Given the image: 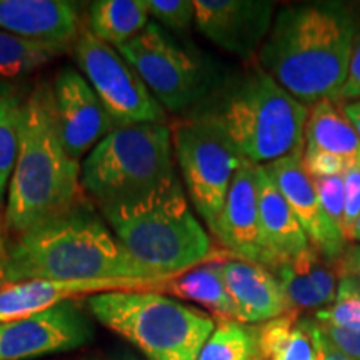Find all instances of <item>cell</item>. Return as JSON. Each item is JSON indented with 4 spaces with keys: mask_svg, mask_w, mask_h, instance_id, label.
<instances>
[{
    "mask_svg": "<svg viewBox=\"0 0 360 360\" xmlns=\"http://www.w3.org/2000/svg\"><path fill=\"white\" fill-rule=\"evenodd\" d=\"M355 30L357 17L345 4L283 7L257 53L259 67L304 105L339 102Z\"/></svg>",
    "mask_w": 360,
    "mask_h": 360,
    "instance_id": "6da1fadb",
    "label": "cell"
},
{
    "mask_svg": "<svg viewBox=\"0 0 360 360\" xmlns=\"http://www.w3.org/2000/svg\"><path fill=\"white\" fill-rule=\"evenodd\" d=\"M74 278H160L120 244L89 199L7 247L6 283Z\"/></svg>",
    "mask_w": 360,
    "mask_h": 360,
    "instance_id": "7a4b0ae2",
    "label": "cell"
},
{
    "mask_svg": "<svg viewBox=\"0 0 360 360\" xmlns=\"http://www.w3.org/2000/svg\"><path fill=\"white\" fill-rule=\"evenodd\" d=\"M254 165L304 152L309 107L260 67L225 80L188 112Z\"/></svg>",
    "mask_w": 360,
    "mask_h": 360,
    "instance_id": "3957f363",
    "label": "cell"
},
{
    "mask_svg": "<svg viewBox=\"0 0 360 360\" xmlns=\"http://www.w3.org/2000/svg\"><path fill=\"white\" fill-rule=\"evenodd\" d=\"M80 169L58 137L52 84L40 82L29 92L22 112L19 154L4 210L7 231L17 237L87 200Z\"/></svg>",
    "mask_w": 360,
    "mask_h": 360,
    "instance_id": "277c9868",
    "label": "cell"
},
{
    "mask_svg": "<svg viewBox=\"0 0 360 360\" xmlns=\"http://www.w3.org/2000/svg\"><path fill=\"white\" fill-rule=\"evenodd\" d=\"M174 155L167 124L114 129L84 160L80 186L101 210L139 204L180 184Z\"/></svg>",
    "mask_w": 360,
    "mask_h": 360,
    "instance_id": "5b68a950",
    "label": "cell"
},
{
    "mask_svg": "<svg viewBox=\"0 0 360 360\" xmlns=\"http://www.w3.org/2000/svg\"><path fill=\"white\" fill-rule=\"evenodd\" d=\"M101 214L125 250L157 277L179 276L212 259V242L193 215L182 184Z\"/></svg>",
    "mask_w": 360,
    "mask_h": 360,
    "instance_id": "8992f818",
    "label": "cell"
},
{
    "mask_svg": "<svg viewBox=\"0 0 360 360\" xmlns=\"http://www.w3.org/2000/svg\"><path fill=\"white\" fill-rule=\"evenodd\" d=\"M98 322L147 360H199L215 322L209 314L155 290H125L87 299Z\"/></svg>",
    "mask_w": 360,
    "mask_h": 360,
    "instance_id": "52a82bcc",
    "label": "cell"
},
{
    "mask_svg": "<svg viewBox=\"0 0 360 360\" xmlns=\"http://www.w3.org/2000/svg\"><path fill=\"white\" fill-rule=\"evenodd\" d=\"M117 51L169 112H191L215 89L204 58L182 47L154 22Z\"/></svg>",
    "mask_w": 360,
    "mask_h": 360,
    "instance_id": "ba28073f",
    "label": "cell"
},
{
    "mask_svg": "<svg viewBox=\"0 0 360 360\" xmlns=\"http://www.w3.org/2000/svg\"><path fill=\"white\" fill-rule=\"evenodd\" d=\"M172 142L188 199L214 236L232 180L247 160L212 129L191 117L175 125Z\"/></svg>",
    "mask_w": 360,
    "mask_h": 360,
    "instance_id": "9c48e42d",
    "label": "cell"
},
{
    "mask_svg": "<svg viewBox=\"0 0 360 360\" xmlns=\"http://www.w3.org/2000/svg\"><path fill=\"white\" fill-rule=\"evenodd\" d=\"M75 60L103 109L112 127L165 124V109L148 90L137 70L119 51L102 42L90 30L75 40Z\"/></svg>",
    "mask_w": 360,
    "mask_h": 360,
    "instance_id": "30bf717a",
    "label": "cell"
},
{
    "mask_svg": "<svg viewBox=\"0 0 360 360\" xmlns=\"http://www.w3.org/2000/svg\"><path fill=\"white\" fill-rule=\"evenodd\" d=\"M94 337L90 319L74 300L44 312L0 322V360H30L69 352Z\"/></svg>",
    "mask_w": 360,
    "mask_h": 360,
    "instance_id": "8fae6325",
    "label": "cell"
},
{
    "mask_svg": "<svg viewBox=\"0 0 360 360\" xmlns=\"http://www.w3.org/2000/svg\"><path fill=\"white\" fill-rule=\"evenodd\" d=\"M52 102L58 137L75 162L114 130L97 94L84 75L70 67L62 69L53 79Z\"/></svg>",
    "mask_w": 360,
    "mask_h": 360,
    "instance_id": "7c38bea8",
    "label": "cell"
},
{
    "mask_svg": "<svg viewBox=\"0 0 360 360\" xmlns=\"http://www.w3.org/2000/svg\"><path fill=\"white\" fill-rule=\"evenodd\" d=\"M197 29L222 51L242 58L259 53L274 24V2L193 0Z\"/></svg>",
    "mask_w": 360,
    "mask_h": 360,
    "instance_id": "4fadbf2b",
    "label": "cell"
},
{
    "mask_svg": "<svg viewBox=\"0 0 360 360\" xmlns=\"http://www.w3.org/2000/svg\"><path fill=\"white\" fill-rule=\"evenodd\" d=\"M164 281L165 278H74L6 283L0 289V322L29 317L79 297L89 299L97 294L125 290L157 292Z\"/></svg>",
    "mask_w": 360,
    "mask_h": 360,
    "instance_id": "5bb4252c",
    "label": "cell"
},
{
    "mask_svg": "<svg viewBox=\"0 0 360 360\" xmlns=\"http://www.w3.org/2000/svg\"><path fill=\"white\" fill-rule=\"evenodd\" d=\"M302 155L304 152L283 157L281 160L264 165V169L302 225L310 245L321 252L323 257L335 262L347 249V242L323 212L314 180L304 167Z\"/></svg>",
    "mask_w": 360,
    "mask_h": 360,
    "instance_id": "9a60e30c",
    "label": "cell"
},
{
    "mask_svg": "<svg viewBox=\"0 0 360 360\" xmlns=\"http://www.w3.org/2000/svg\"><path fill=\"white\" fill-rule=\"evenodd\" d=\"M257 167L259 165L244 162L237 170L214 236L233 257L267 267L269 254L264 244L259 212Z\"/></svg>",
    "mask_w": 360,
    "mask_h": 360,
    "instance_id": "2e32d148",
    "label": "cell"
},
{
    "mask_svg": "<svg viewBox=\"0 0 360 360\" xmlns=\"http://www.w3.org/2000/svg\"><path fill=\"white\" fill-rule=\"evenodd\" d=\"M224 278L237 309V321L260 326L294 312L277 277L264 265L224 255Z\"/></svg>",
    "mask_w": 360,
    "mask_h": 360,
    "instance_id": "e0dca14e",
    "label": "cell"
},
{
    "mask_svg": "<svg viewBox=\"0 0 360 360\" xmlns=\"http://www.w3.org/2000/svg\"><path fill=\"white\" fill-rule=\"evenodd\" d=\"M0 30L67 47L77 39L79 8L64 0H0Z\"/></svg>",
    "mask_w": 360,
    "mask_h": 360,
    "instance_id": "ac0fdd59",
    "label": "cell"
},
{
    "mask_svg": "<svg viewBox=\"0 0 360 360\" xmlns=\"http://www.w3.org/2000/svg\"><path fill=\"white\" fill-rule=\"evenodd\" d=\"M257 193L264 244L269 254L267 269H272L302 254L310 242L264 165L257 167Z\"/></svg>",
    "mask_w": 360,
    "mask_h": 360,
    "instance_id": "d6986e66",
    "label": "cell"
},
{
    "mask_svg": "<svg viewBox=\"0 0 360 360\" xmlns=\"http://www.w3.org/2000/svg\"><path fill=\"white\" fill-rule=\"evenodd\" d=\"M222 257H212L187 272L165 278L159 287L162 294L200 304L219 321H237V309L225 285Z\"/></svg>",
    "mask_w": 360,
    "mask_h": 360,
    "instance_id": "ffe728a7",
    "label": "cell"
},
{
    "mask_svg": "<svg viewBox=\"0 0 360 360\" xmlns=\"http://www.w3.org/2000/svg\"><path fill=\"white\" fill-rule=\"evenodd\" d=\"M339 102L322 101L309 109L304 150L339 155L349 164H360V137Z\"/></svg>",
    "mask_w": 360,
    "mask_h": 360,
    "instance_id": "44dd1931",
    "label": "cell"
},
{
    "mask_svg": "<svg viewBox=\"0 0 360 360\" xmlns=\"http://www.w3.org/2000/svg\"><path fill=\"white\" fill-rule=\"evenodd\" d=\"M148 17L147 0H97L89 8V30L102 42L119 49L150 24Z\"/></svg>",
    "mask_w": 360,
    "mask_h": 360,
    "instance_id": "7402d4cb",
    "label": "cell"
},
{
    "mask_svg": "<svg viewBox=\"0 0 360 360\" xmlns=\"http://www.w3.org/2000/svg\"><path fill=\"white\" fill-rule=\"evenodd\" d=\"M264 360H319L312 335L299 312H290L257 326Z\"/></svg>",
    "mask_w": 360,
    "mask_h": 360,
    "instance_id": "603a6c76",
    "label": "cell"
},
{
    "mask_svg": "<svg viewBox=\"0 0 360 360\" xmlns=\"http://www.w3.org/2000/svg\"><path fill=\"white\" fill-rule=\"evenodd\" d=\"M29 92L19 84L0 80V212L6 210L8 184L19 154L22 112Z\"/></svg>",
    "mask_w": 360,
    "mask_h": 360,
    "instance_id": "cb8c5ba5",
    "label": "cell"
},
{
    "mask_svg": "<svg viewBox=\"0 0 360 360\" xmlns=\"http://www.w3.org/2000/svg\"><path fill=\"white\" fill-rule=\"evenodd\" d=\"M64 45L34 40L0 30V80L15 79L37 72L64 52Z\"/></svg>",
    "mask_w": 360,
    "mask_h": 360,
    "instance_id": "d4e9b609",
    "label": "cell"
},
{
    "mask_svg": "<svg viewBox=\"0 0 360 360\" xmlns=\"http://www.w3.org/2000/svg\"><path fill=\"white\" fill-rule=\"evenodd\" d=\"M199 360H264L259 349L257 326L217 321Z\"/></svg>",
    "mask_w": 360,
    "mask_h": 360,
    "instance_id": "484cf974",
    "label": "cell"
},
{
    "mask_svg": "<svg viewBox=\"0 0 360 360\" xmlns=\"http://www.w3.org/2000/svg\"><path fill=\"white\" fill-rule=\"evenodd\" d=\"M314 319L328 326L360 330V292L354 290L347 283L339 282L335 302L317 310Z\"/></svg>",
    "mask_w": 360,
    "mask_h": 360,
    "instance_id": "4316f807",
    "label": "cell"
},
{
    "mask_svg": "<svg viewBox=\"0 0 360 360\" xmlns=\"http://www.w3.org/2000/svg\"><path fill=\"white\" fill-rule=\"evenodd\" d=\"M147 7L150 17L165 29L184 32L195 22L193 0H147Z\"/></svg>",
    "mask_w": 360,
    "mask_h": 360,
    "instance_id": "83f0119b",
    "label": "cell"
},
{
    "mask_svg": "<svg viewBox=\"0 0 360 360\" xmlns=\"http://www.w3.org/2000/svg\"><path fill=\"white\" fill-rule=\"evenodd\" d=\"M315 191H317L319 200L323 212L342 232L344 227V202H345V188H344V177L337 175V177H321L312 179ZM344 236V232H342ZM345 238V237H344ZM347 242V240H345Z\"/></svg>",
    "mask_w": 360,
    "mask_h": 360,
    "instance_id": "f1b7e54d",
    "label": "cell"
},
{
    "mask_svg": "<svg viewBox=\"0 0 360 360\" xmlns=\"http://www.w3.org/2000/svg\"><path fill=\"white\" fill-rule=\"evenodd\" d=\"M344 177L345 202H344V232L345 240L352 242L354 227L360 217V164H349Z\"/></svg>",
    "mask_w": 360,
    "mask_h": 360,
    "instance_id": "f546056e",
    "label": "cell"
},
{
    "mask_svg": "<svg viewBox=\"0 0 360 360\" xmlns=\"http://www.w3.org/2000/svg\"><path fill=\"white\" fill-rule=\"evenodd\" d=\"M304 167L312 179L337 177L344 175L349 167V162L339 155L321 150H304Z\"/></svg>",
    "mask_w": 360,
    "mask_h": 360,
    "instance_id": "4dcf8cb0",
    "label": "cell"
},
{
    "mask_svg": "<svg viewBox=\"0 0 360 360\" xmlns=\"http://www.w3.org/2000/svg\"><path fill=\"white\" fill-rule=\"evenodd\" d=\"M315 323H317L321 334L326 337V340L332 347H335L339 352L345 354L350 359L360 360V330L328 326V323H322L319 321H315Z\"/></svg>",
    "mask_w": 360,
    "mask_h": 360,
    "instance_id": "1f68e13d",
    "label": "cell"
},
{
    "mask_svg": "<svg viewBox=\"0 0 360 360\" xmlns=\"http://www.w3.org/2000/svg\"><path fill=\"white\" fill-rule=\"evenodd\" d=\"M360 101V20L357 19V30L352 44V56H350V65L347 80H345L344 89H342L340 102H355Z\"/></svg>",
    "mask_w": 360,
    "mask_h": 360,
    "instance_id": "d6a6232c",
    "label": "cell"
},
{
    "mask_svg": "<svg viewBox=\"0 0 360 360\" xmlns=\"http://www.w3.org/2000/svg\"><path fill=\"white\" fill-rule=\"evenodd\" d=\"M335 269L339 282L360 292V244L347 245L342 257L335 260Z\"/></svg>",
    "mask_w": 360,
    "mask_h": 360,
    "instance_id": "836d02e7",
    "label": "cell"
},
{
    "mask_svg": "<svg viewBox=\"0 0 360 360\" xmlns=\"http://www.w3.org/2000/svg\"><path fill=\"white\" fill-rule=\"evenodd\" d=\"M305 328L309 330V334L312 335L314 339V344H315V349H317V355H319V360H354L347 357L345 354H342L337 350L335 347H332L330 344L326 340V337L321 334V330H319L317 323H315L314 317H305L302 319Z\"/></svg>",
    "mask_w": 360,
    "mask_h": 360,
    "instance_id": "e575fe53",
    "label": "cell"
},
{
    "mask_svg": "<svg viewBox=\"0 0 360 360\" xmlns=\"http://www.w3.org/2000/svg\"><path fill=\"white\" fill-rule=\"evenodd\" d=\"M342 109H344V114L347 115V119L350 120V122H352L354 129L357 130V134L360 137V101L345 103Z\"/></svg>",
    "mask_w": 360,
    "mask_h": 360,
    "instance_id": "d590c367",
    "label": "cell"
},
{
    "mask_svg": "<svg viewBox=\"0 0 360 360\" xmlns=\"http://www.w3.org/2000/svg\"><path fill=\"white\" fill-rule=\"evenodd\" d=\"M6 265H7V247L4 244L2 233H0V289L6 285Z\"/></svg>",
    "mask_w": 360,
    "mask_h": 360,
    "instance_id": "8d00e7d4",
    "label": "cell"
},
{
    "mask_svg": "<svg viewBox=\"0 0 360 360\" xmlns=\"http://www.w3.org/2000/svg\"><path fill=\"white\" fill-rule=\"evenodd\" d=\"M352 242H357V244H360V217H359L357 224H355V227H354V233H352Z\"/></svg>",
    "mask_w": 360,
    "mask_h": 360,
    "instance_id": "74e56055",
    "label": "cell"
},
{
    "mask_svg": "<svg viewBox=\"0 0 360 360\" xmlns=\"http://www.w3.org/2000/svg\"><path fill=\"white\" fill-rule=\"evenodd\" d=\"M117 360H142V359L135 357V355H132V354H124L122 357H119Z\"/></svg>",
    "mask_w": 360,
    "mask_h": 360,
    "instance_id": "f35d334b",
    "label": "cell"
},
{
    "mask_svg": "<svg viewBox=\"0 0 360 360\" xmlns=\"http://www.w3.org/2000/svg\"><path fill=\"white\" fill-rule=\"evenodd\" d=\"M0 220H2V219H0Z\"/></svg>",
    "mask_w": 360,
    "mask_h": 360,
    "instance_id": "ab89813d",
    "label": "cell"
}]
</instances>
